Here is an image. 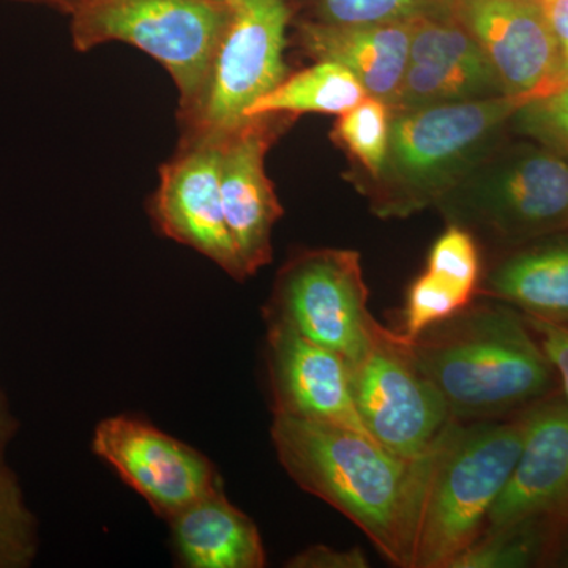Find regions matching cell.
Segmentation results:
<instances>
[{"label":"cell","mask_w":568,"mask_h":568,"mask_svg":"<svg viewBox=\"0 0 568 568\" xmlns=\"http://www.w3.org/2000/svg\"><path fill=\"white\" fill-rule=\"evenodd\" d=\"M274 416L287 476L364 530L388 562L410 568L426 454L406 459L354 429Z\"/></svg>","instance_id":"6da1fadb"},{"label":"cell","mask_w":568,"mask_h":568,"mask_svg":"<svg viewBox=\"0 0 568 568\" xmlns=\"http://www.w3.org/2000/svg\"><path fill=\"white\" fill-rule=\"evenodd\" d=\"M410 346L459 422L495 420L537 405L558 379L525 315L503 302L467 305Z\"/></svg>","instance_id":"7a4b0ae2"},{"label":"cell","mask_w":568,"mask_h":568,"mask_svg":"<svg viewBox=\"0 0 568 568\" xmlns=\"http://www.w3.org/2000/svg\"><path fill=\"white\" fill-rule=\"evenodd\" d=\"M525 95L392 110L383 170L357 183L379 219H407L437 201L507 138Z\"/></svg>","instance_id":"3957f363"},{"label":"cell","mask_w":568,"mask_h":568,"mask_svg":"<svg viewBox=\"0 0 568 568\" xmlns=\"http://www.w3.org/2000/svg\"><path fill=\"white\" fill-rule=\"evenodd\" d=\"M517 420H452L426 452L410 568H450L484 532L489 510L517 465Z\"/></svg>","instance_id":"277c9868"},{"label":"cell","mask_w":568,"mask_h":568,"mask_svg":"<svg viewBox=\"0 0 568 568\" xmlns=\"http://www.w3.org/2000/svg\"><path fill=\"white\" fill-rule=\"evenodd\" d=\"M436 207L448 224L510 248L568 233V156L506 138Z\"/></svg>","instance_id":"5b68a950"},{"label":"cell","mask_w":568,"mask_h":568,"mask_svg":"<svg viewBox=\"0 0 568 568\" xmlns=\"http://www.w3.org/2000/svg\"><path fill=\"white\" fill-rule=\"evenodd\" d=\"M230 14L224 0H77L69 17L77 50L122 41L162 63L183 111L203 88Z\"/></svg>","instance_id":"8992f818"},{"label":"cell","mask_w":568,"mask_h":568,"mask_svg":"<svg viewBox=\"0 0 568 568\" xmlns=\"http://www.w3.org/2000/svg\"><path fill=\"white\" fill-rule=\"evenodd\" d=\"M230 20L196 100L181 111L185 138L224 136L246 121V111L287 77L290 0H227Z\"/></svg>","instance_id":"52a82bcc"},{"label":"cell","mask_w":568,"mask_h":568,"mask_svg":"<svg viewBox=\"0 0 568 568\" xmlns=\"http://www.w3.org/2000/svg\"><path fill=\"white\" fill-rule=\"evenodd\" d=\"M368 295L361 254L302 250L276 275L265 323L287 325L353 366L369 349L381 325L369 313Z\"/></svg>","instance_id":"ba28073f"},{"label":"cell","mask_w":568,"mask_h":568,"mask_svg":"<svg viewBox=\"0 0 568 568\" xmlns=\"http://www.w3.org/2000/svg\"><path fill=\"white\" fill-rule=\"evenodd\" d=\"M349 373L355 409L366 432L398 457H422L455 420L417 365L410 342L384 325Z\"/></svg>","instance_id":"9c48e42d"},{"label":"cell","mask_w":568,"mask_h":568,"mask_svg":"<svg viewBox=\"0 0 568 568\" xmlns=\"http://www.w3.org/2000/svg\"><path fill=\"white\" fill-rule=\"evenodd\" d=\"M92 448L164 519L223 485L203 454L140 418L100 422Z\"/></svg>","instance_id":"30bf717a"},{"label":"cell","mask_w":568,"mask_h":568,"mask_svg":"<svg viewBox=\"0 0 568 568\" xmlns=\"http://www.w3.org/2000/svg\"><path fill=\"white\" fill-rule=\"evenodd\" d=\"M222 138H185L178 155L162 168L152 213L168 237L192 246L233 278L244 280L224 216L220 186Z\"/></svg>","instance_id":"8fae6325"},{"label":"cell","mask_w":568,"mask_h":568,"mask_svg":"<svg viewBox=\"0 0 568 568\" xmlns=\"http://www.w3.org/2000/svg\"><path fill=\"white\" fill-rule=\"evenodd\" d=\"M291 119L294 115H256L222 138L224 216L245 278L272 261V231L283 207L265 171V155Z\"/></svg>","instance_id":"7c38bea8"},{"label":"cell","mask_w":568,"mask_h":568,"mask_svg":"<svg viewBox=\"0 0 568 568\" xmlns=\"http://www.w3.org/2000/svg\"><path fill=\"white\" fill-rule=\"evenodd\" d=\"M455 20L470 33L507 95L562 88L558 43L540 0H454Z\"/></svg>","instance_id":"4fadbf2b"},{"label":"cell","mask_w":568,"mask_h":568,"mask_svg":"<svg viewBox=\"0 0 568 568\" xmlns=\"http://www.w3.org/2000/svg\"><path fill=\"white\" fill-rule=\"evenodd\" d=\"M265 355L274 414L369 436L355 409L349 365L342 355L280 323H267Z\"/></svg>","instance_id":"5bb4252c"},{"label":"cell","mask_w":568,"mask_h":568,"mask_svg":"<svg viewBox=\"0 0 568 568\" xmlns=\"http://www.w3.org/2000/svg\"><path fill=\"white\" fill-rule=\"evenodd\" d=\"M507 95L477 41L452 18L413 21L409 61L392 110Z\"/></svg>","instance_id":"9a60e30c"},{"label":"cell","mask_w":568,"mask_h":568,"mask_svg":"<svg viewBox=\"0 0 568 568\" xmlns=\"http://www.w3.org/2000/svg\"><path fill=\"white\" fill-rule=\"evenodd\" d=\"M517 465L489 510L484 532L568 510V403L544 399L523 414Z\"/></svg>","instance_id":"2e32d148"},{"label":"cell","mask_w":568,"mask_h":568,"mask_svg":"<svg viewBox=\"0 0 568 568\" xmlns=\"http://www.w3.org/2000/svg\"><path fill=\"white\" fill-rule=\"evenodd\" d=\"M295 39L315 61L345 67L368 97L394 102L409 61L413 21L373 26H332L298 18Z\"/></svg>","instance_id":"e0dca14e"},{"label":"cell","mask_w":568,"mask_h":568,"mask_svg":"<svg viewBox=\"0 0 568 568\" xmlns=\"http://www.w3.org/2000/svg\"><path fill=\"white\" fill-rule=\"evenodd\" d=\"M477 295L568 325V233L514 246L485 272Z\"/></svg>","instance_id":"ac0fdd59"},{"label":"cell","mask_w":568,"mask_h":568,"mask_svg":"<svg viewBox=\"0 0 568 568\" xmlns=\"http://www.w3.org/2000/svg\"><path fill=\"white\" fill-rule=\"evenodd\" d=\"M175 555L190 568H261L265 549L256 525L222 487L168 519Z\"/></svg>","instance_id":"d6986e66"},{"label":"cell","mask_w":568,"mask_h":568,"mask_svg":"<svg viewBox=\"0 0 568 568\" xmlns=\"http://www.w3.org/2000/svg\"><path fill=\"white\" fill-rule=\"evenodd\" d=\"M368 97L364 85L345 67L316 61L308 69L287 74L276 88L246 111V119L264 114L297 115L306 112L342 115Z\"/></svg>","instance_id":"ffe728a7"},{"label":"cell","mask_w":568,"mask_h":568,"mask_svg":"<svg viewBox=\"0 0 568 568\" xmlns=\"http://www.w3.org/2000/svg\"><path fill=\"white\" fill-rule=\"evenodd\" d=\"M390 125V104L375 97L338 115L332 140L353 160L355 182L373 181L383 170Z\"/></svg>","instance_id":"44dd1931"},{"label":"cell","mask_w":568,"mask_h":568,"mask_svg":"<svg viewBox=\"0 0 568 568\" xmlns=\"http://www.w3.org/2000/svg\"><path fill=\"white\" fill-rule=\"evenodd\" d=\"M306 20L332 26H373L420 18H452L454 0H298Z\"/></svg>","instance_id":"7402d4cb"},{"label":"cell","mask_w":568,"mask_h":568,"mask_svg":"<svg viewBox=\"0 0 568 568\" xmlns=\"http://www.w3.org/2000/svg\"><path fill=\"white\" fill-rule=\"evenodd\" d=\"M548 518L529 519L510 528L481 532L450 568L528 567L544 552L547 534L541 525Z\"/></svg>","instance_id":"603a6c76"},{"label":"cell","mask_w":568,"mask_h":568,"mask_svg":"<svg viewBox=\"0 0 568 568\" xmlns=\"http://www.w3.org/2000/svg\"><path fill=\"white\" fill-rule=\"evenodd\" d=\"M39 551V529L17 477L0 469V568L31 566Z\"/></svg>","instance_id":"cb8c5ba5"},{"label":"cell","mask_w":568,"mask_h":568,"mask_svg":"<svg viewBox=\"0 0 568 568\" xmlns=\"http://www.w3.org/2000/svg\"><path fill=\"white\" fill-rule=\"evenodd\" d=\"M470 304V295L425 271L407 291L402 331L398 334L405 336L407 342H414L426 328L457 315Z\"/></svg>","instance_id":"d4e9b609"},{"label":"cell","mask_w":568,"mask_h":568,"mask_svg":"<svg viewBox=\"0 0 568 568\" xmlns=\"http://www.w3.org/2000/svg\"><path fill=\"white\" fill-rule=\"evenodd\" d=\"M426 272L476 297L484 276L476 235L457 224H448L429 250Z\"/></svg>","instance_id":"484cf974"},{"label":"cell","mask_w":568,"mask_h":568,"mask_svg":"<svg viewBox=\"0 0 568 568\" xmlns=\"http://www.w3.org/2000/svg\"><path fill=\"white\" fill-rule=\"evenodd\" d=\"M510 132L568 156V84L523 104Z\"/></svg>","instance_id":"4316f807"},{"label":"cell","mask_w":568,"mask_h":568,"mask_svg":"<svg viewBox=\"0 0 568 568\" xmlns=\"http://www.w3.org/2000/svg\"><path fill=\"white\" fill-rule=\"evenodd\" d=\"M525 320L547 354L549 364L555 368L568 403V325L548 323L526 315Z\"/></svg>","instance_id":"83f0119b"},{"label":"cell","mask_w":568,"mask_h":568,"mask_svg":"<svg viewBox=\"0 0 568 568\" xmlns=\"http://www.w3.org/2000/svg\"><path fill=\"white\" fill-rule=\"evenodd\" d=\"M368 558L361 548L335 549L331 547H312L298 552L287 562L293 568H366Z\"/></svg>","instance_id":"f1b7e54d"},{"label":"cell","mask_w":568,"mask_h":568,"mask_svg":"<svg viewBox=\"0 0 568 568\" xmlns=\"http://www.w3.org/2000/svg\"><path fill=\"white\" fill-rule=\"evenodd\" d=\"M558 43L560 80L568 84V0H540Z\"/></svg>","instance_id":"f546056e"},{"label":"cell","mask_w":568,"mask_h":568,"mask_svg":"<svg viewBox=\"0 0 568 568\" xmlns=\"http://www.w3.org/2000/svg\"><path fill=\"white\" fill-rule=\"evenodd\" d=\"M18 422L11 414L9 402L0 390V469L6 467V452L9 448L11 437L17 433Z\"/></svg>","instance_id":"4dcf8cb0"},{"label":"cell","mask_w":568,"mask_h":568,"mask_svg":"<svg viewBox=\"0 0 568 568\" xmlns=\"http://www.w3.org/2000/svg\"><path fill=\"white\" fill-rule=\"evenodd\" d=\"M18 2L40 3V6L52 7V9L69 14L77 0H18Z\"/></svg>","instance_id":"1f68e13d"},{"label":"cell","mask_w":568,"mask_h":568,"mask_svg":"<svg viewBox=\"0 0 568 568\" xmlns=\"http://www.w3.org/2000/svg\"><path fill=\"white\" fill-rule=\"evenodd\" d=\"M224 2H227V0H224Z\"/></svg>","instance_id":"d6a6232c"}]
</instances>
